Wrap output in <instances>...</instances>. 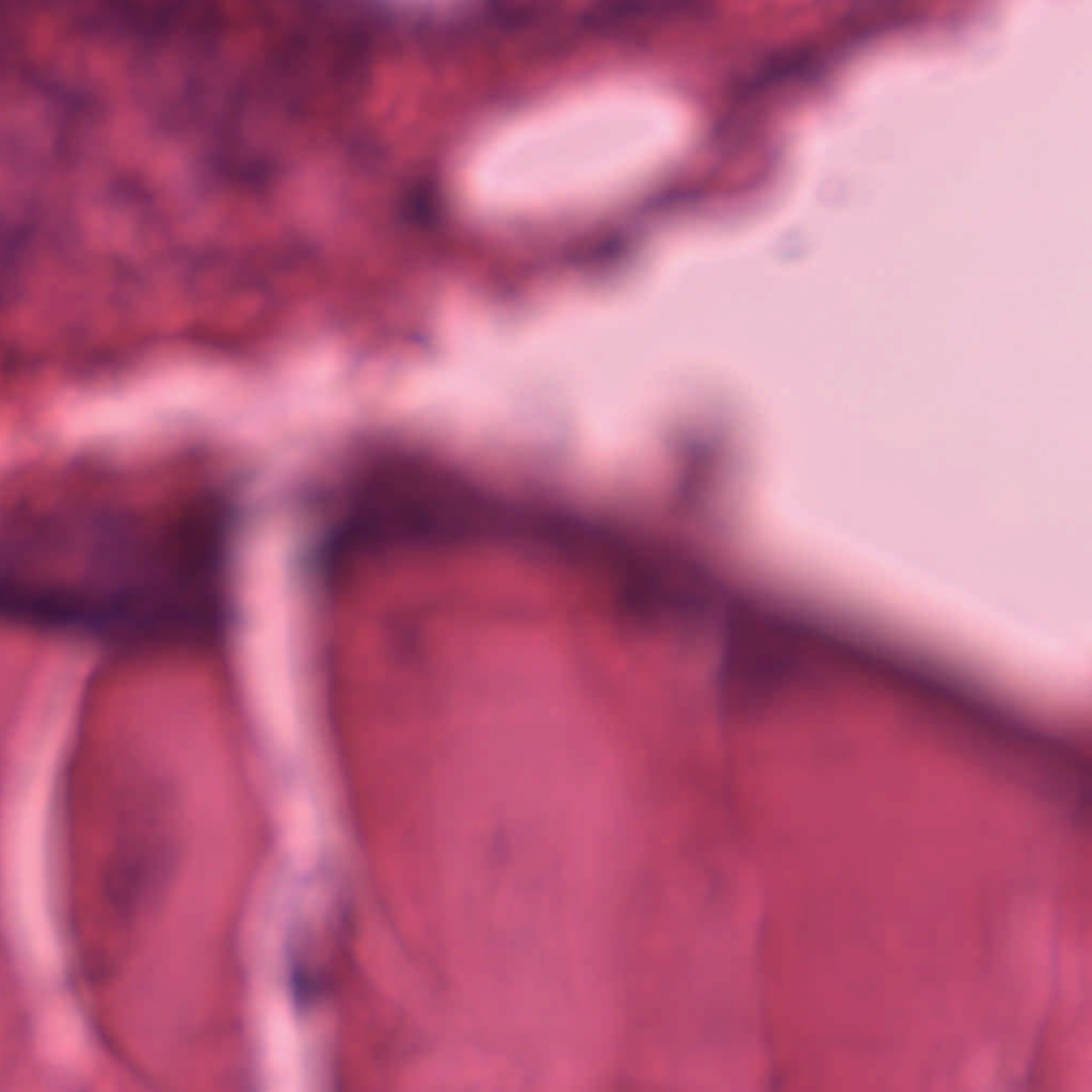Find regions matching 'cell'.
<instances>
[{"mask_svg":"<svg viewBox=\"0 0 1092 1092\" xmlns=\"http://www.w3.org/2000/svg\"><path fill=\"white\" fill-rule=\"evenodd\" d=\"M58 563L77 623L181 629L214 581V527L193 496L146 505L75 502L61 529Z\"/></svg>","mask_w":1092,"mask_h":1092,"instance_id":"6da1fadb","label":"cell"},{"mask_svg":"<svg viewBox=\"0 0 1092 1092\" xmlns=\"http://www.w3.org/2000/svg\"><path fill=\"white\" fill-rule=\"evenodd\" d=\"M637 101L619 86L579 93L493 134L467 170L481 205L501 210L552 207L619 189L643 142Z\"/></svg>","mask_w":1092,"mask_h":1092,"instance_id":"7a4b0ae2","label":"cell"}]
</instances>
